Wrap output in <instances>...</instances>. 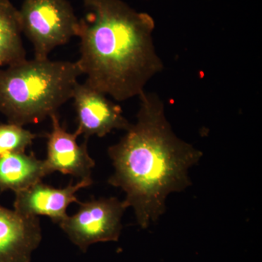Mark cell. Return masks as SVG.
<instances>
[{
    "label": "cell",
    "instance_id": "obj_1",
    "mask_svg": "<svg viewBox=\"0 0 262 262\" xmlns=\"http://www.w3.org/2000/svg\"><path fill=\"white\" fill-rule=\"evenodd\" d=\"M139 97L137 121L108 148L115 173L108 182L125 192L124 205L146 228L165 211L169 194L191 185L188 170L203 153L174 134L158 95L144 91Z\"/></svg>",
    "mask_w": 262,
    "mask_h": 262
},
{
    "label": "cell",
    "instance_id": "obj_2",
    "mask_svg": "<svg viewBox=\"0 0 262 262\" xmlns=\"http://www.w3.org/2000/svg\"><path fill=\"white\" fill-rule=\"evenodd\" d=\"M83 2L77 63L87 77L84 83L118 101L140 96L163 69L153 42L154 20L121 0Z\"/></svg>",
    "mask_w": 262,
    "mask_h": 262
},
{
    "label": "cell",
    "instance_id": "obj_3",
    "mask_svg": "<svg viewBox=\"0 0 262 262\" xmlns=\"http://www.w3.org/2000/svg\"><path fill=\"white\" fill-rule=\"evenodd\" d=\"M82 75L77 62L49 58L0 68V113L20 126L37 123L72 98Z\"/></svg>",
    "mask_w": 262,
    "mask_h": 262
},
{
    "label": "cell",
    "instance_id": "obj_4",
    "mask_svg": "<svg viewBox=\"0 0 262 262\" xmlns=\"http://www.w3.org/2000/svg\"><path fill=\"white\" fill-rule=\"evenodd\" d=\"M18 11L36 59H47L53 50L77 36L79 20L68 0H24Z\"/></svg>",
    "mask_w": 262,
    "mask_h": 262
},
{
    "label": "cell",
    "instance_id": "obj_5",
    "mask_svg": "<svg viewBox=\"0 0 262 262\" xmlns=\"http://www.w3.org/2000/svg\"><path fill=\"white\" fill-rule=\"evenodd\" d=\"M79 204L78 211L59 224L75 246L86 252L91 245L118 241L126 209L123 201L116 198H99Z\"/></svg>",
    "mask_w": 262,
    "mask_h": 262
},
{
    "label": "cell",
    "instance_id": "obj_6",
    "mask_svg": "<svg viewBox=\"0 0 262 262\" xmlns=\"http://www.w3.org/2000/svg\"><path fill=\"white\" fill-rule=\"evenodd\" d=\"M72 98L78 122L75 132L85 139L92 136L103 137L114 129L127 130L130 126L119 105L87 84L77 82Z\"/></svg>",
    "mask_w": 262,
    "mask_h": 262
},
{
    "label": "cell",
    "instance_id": "obj_7",
    "mask_svg": "<svg viewBox=\"0 0 262 262\" xmlns=\"http://www.w3.org/2000/svg\"><path fill=\"white\" fill-rule=\"evenodd\" d=\"M52 130L48 134V156L46 162L48 173L58 171L80 179L91 178L95 161L88 151V139L79 145L77 133H69L60 123L58 113L51 117Z\"/></svg>",
    "mask_w": 262,
    "mask_h": 262
},
{
    "label": "cell",
    "instance_id": "obj_8",
    "mask_svg": "<svg viewBox=\"0 0 262 262\" xmlns=\"http://www.w3.org/2000/svg\"><path fill=\"white\" fill-rule=\"evenodd\" d=\"M92 184V178H86L75 185L70 183L64 188H55L41 181L26 190L15 193L14 210L27 216L46 215L59 225L68 216L69 206L80 203L76 193Z\"/></svg>",
    "mask_w": 262,
    "mask_h": 262
},
{
    "label": "cell",
    "instance_id": "obj_9",
    "mask_svg": "<svg viewBox=\"0 0 262 262\" xmlns=\"http://www.w3.org/2000/svg\"><path fill=\"white\" fill-rule=\"evenodd\" d=\"M42 241L37 216H27L0 205V262H30Z\"/></svg>",
    "mask_w": 262,
    "mask_h": 262
},
{
    "label": "cell",
    "instance_id": "obj_10",
    "mask_svg": "<svg viewBox=\"0 0 262 262\" xmlns=\"http://www.w3.org/2000/svg\"><path fill=\"white\" fill-rule=\"evenodd\" d=\"M49 175L46 162L33 153H8L0 156V192L26 190Z\"/></svg>",
    "mask_w": 262,
    "mask_h": 262
},
{
    "label": "cell",
    "instance_id": "obj_11",
    "mask_svg": "<svg viewBox=\"0 0 262 262\" xmlns=\"http://www.w3.org/2000/svg\"><path fill=\"white\" fill-rule=\"evenodd\" d=\"M19 11L10 0H0V68L27 60Z\"/></svg>",
    "mask_w": 262,
    "mask_h": 262
},
{
    "label": "cell",
    "instance_id": "obj_12",
    "mask_svg": "<svg viewBox=\"0 0 262 262\" xmlns=\"http://www.w3.org/2000/svg\"><path fill=\"white\" fill-rule=\"evenodd\" d=\"M39 135L16 124L0 125V156L13 152H25Z\"/></svg>",
    "mask_w": 262,
    "mask_h": 262
}]
</instances>
